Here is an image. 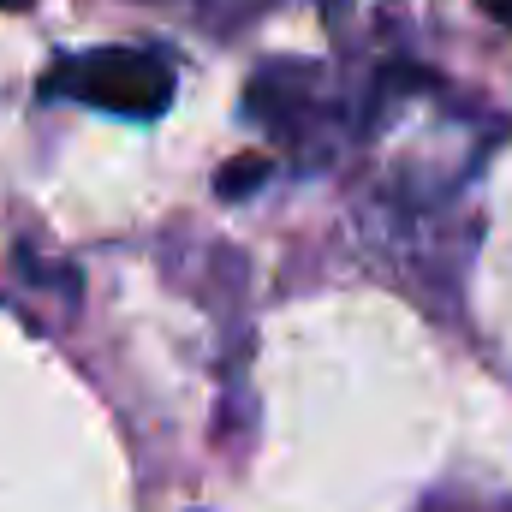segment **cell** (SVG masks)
I'll return each mask as SVG.
<instances>
[{
  "label": "cell",
  "instance_id": "cell-2",
  "mask_svg": "<svg viewBox=\"0 0 512 512\" xmlns=\"http://www.w3.org/2000/svg\"><path fill=\"white\" fill-rule=\"evenodd\" d=\"M268 167H274L268 155H239V161H227V167L215 173V191H221V197H251L256 185L268 179Z\"/></svg>",
  "mask_w": 512,
  "mask_h": 512
},
{
  "label": "cell",
  "instance_id": "cell-3",
  "mask_svg": "<svg viewBox=\"0 0 512 512\" xmlns=\"http://www.w3.org/2000/svg\"><path fill=\"white\" fill-rule=\"evenodd\" d=\"M36 0H0V12H30Z\"/></svg>",
  "mask_w": 512,
  "mask_h": 512
},
{
  "label": "cell",
  "instance_id": "cell-4",
  "mask_svg": "<svg viewBox=\"0 0 512 512\" xmlns=\"http://www.w3.org/2000/svg\"><path fill=\"white\" fill-rule=\"evenodd\" d=\"M489 6H495V12H501V18L512 24V0H489Z\"/></svg>",
  "mask_w": 512,
  "mask_h": 512
},
{
  "label": "cell",
  "instance_id": "cell-1",
  "mask_svg": "<svg viewBox=\"0 0 512 512\" xmlns=\"http://www.w3.org/2000/svg\"><path fill=\"white\" fill-rule=\"evenodd\" d=\"M173 66L155 48H90V54H66L48 78L42 96H66V102H90L102 114L120 120H161L173 108Z\"/></svg>",
  "mask_w": 512,
  "mask_h": 512
}]
</instances>
